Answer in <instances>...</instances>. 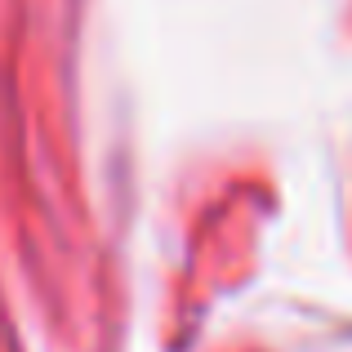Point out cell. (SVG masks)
Instances as JSON below:
<instances>
[]
</instances>
